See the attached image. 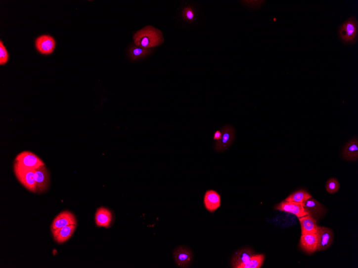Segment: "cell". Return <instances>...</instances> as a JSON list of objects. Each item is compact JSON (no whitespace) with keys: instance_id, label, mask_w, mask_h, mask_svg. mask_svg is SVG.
<instances>
[{"instance_id":"obj_5","label":"cell","mask_w":358,"mask_h":268,"mask_svg":"<svg viewBox=\"0 0 358 268\" xmlns=\"http://www.w3.org/2000/svg\"><path fill=\"white\" fill-rule=\"evenodd\" d=\"M317 237V251L327 250L332 245L334 239V234L330 228L318 227L316 232Z\"/></svg>"},{"instance_id":"obj_10","label":"cell","mask_w":358,"mask_h":268,"mask_svg":"<svg viewBox=\"0 0 358 268\" xmlns=\"http://www.w3.org/2000/svg\"><path fill=\"white\" fill-rule=\"evenodd\" d=\"M35 44L38 52L44 55L52 54L56 46L55 39L48 35H43L38 37Z\"/></svg>"},{"instance_id":"obj_11","label":"cell","mask_w":358,"mask_h":268,"mask_svg":"<svg viewBox=\"0 0 358 268\" xmlns=\"http://www.w3.org/2000/svg\"><path fill=\"white\" fill-rule=\"evenodd\" d=\"M72 225L77 226L75 215L69 211H64L56 217L50 227L56 229Z\"/></svg>"},{"instance_id":"obj_1","label":"cell","mask_w":358,"mask_h":268,"mask_svg":"<svg viewBox=\"0 0 358 268\" xmlns=\"http://www.w3.org/2000/svg\"><path fill=\"white\" fill-rule=\"evenodd\" d=\"M133 40L136 46L145 49L162 45L164 38L161 31L152 26H147L134 35Z\"/></svg>"},{"instance_id":"obj_18","label":"cell","mask_w":358,"mask_h":268,"mask_svg":"<svg viewBox=\"0 0 358 268\" xmlns=\"http://www.w3.org/2000/svg\"><path fill=\"white\" fill-rule=\"evenodd\" d=\"M302 228V234H315L318 226L316 220L310 215L299 218Z\"/></svg>"},{"instance_id":"obj_17","label":"cell","mask_w":358,"mask_h":268,"mask_svg":"<svg viewBox=\"0 0 358 268\" xmlns=\"http://www.w3.org/2000/svg\"><path fill=\"white\" fill-rule=\"evenodd\" d=\"M112 218V214L110 210L104 207H100L97 210L95 215V224L98 227L109 228Z\"/></svg>"},{"instance_id":"obj_9","label":"cell","mask_w":358,"mask_h":268,"mask_svg":"<svg viewBox=\"0 0 358 268\" xmlns=\"http://www.w3.org/2000/svg\"><path fill=\"white\" fill-rule=\"evenodd\" d=\"M221 132L222 138L219 141H217L215 144V150L219 152L225 151L232 144L235 134L233 127L229 125L223 127Z\"/></svg>"},{"instance_id":"obj_3","label":"cell","mask_w":358,"mask_h":268,"mask_svg":"<svg viewBox=\"0 0 358 268\" xmlns=\"http://www.w3.org/2000/svg\"><path fill=\"white\" fill-rule=\"evenodd\" d=\"M358 24L356 18L352 16L345 21L339 28V36L347 45L356 43L358 39Z\"/></svg>"},{"instance_id":"obj_20","label":"cell","mask_w":358,"mask_h":268,"mask_svg":"<svg viewBox=\"0 0 358 268\" xmlns=\"http://www.w3.org/2000/svg\"><path fill=\"white\" fill-rule=\"evenodd\" d=\"M312 197V196L306 191L300 190L287 197L285 201L303 203Z\"/></svg>"},{"instance_id":"obj_16","label":"cell","mask_w":358,"mask_h":268,"mask_svg":"<svg viewBox=\"0 0 358 268\" xmlns=\"http://www.w3.org/2000/svg\"><path fill=\"white\" fill-rule=\"evenodd\" d=\"M204 203L208 211L213 213L221 206V196L214 190H208L204 195Z\"/></svg>"},{"instance_id":"obj_8","label":"cell","mask_w":358,"mask_h":268,"mask_svg":"<svg viewBox=\"0 0 358 268\" xmlns=\"http://www.w3.org/2000/svg\"><path fill=\"white\" fill-rule=\"evenodd\" d=\"M174 257L176 263L179 267L187 268L193 261V254L190 249L180 246L175 249Z\"/></svg>"},{"instance_id":"obj_4","label":"cell","mask_w":358,"mask_h":268,"mask_svg":"<svg viewBox=\"0 0 358 268\" xmlns=\"http://www.w3.org/2000/svg\"><path fill=\"white\" fill-rule=\"evenodd\" d=\"M15 161L21 164L24 167L37 169L45 165L39 157L34 153L29 151H24L18 154Z\"/></svg>"},{"instance_id":"obj_21","label":"cell","mask_w":358,"mask_h":268,"mask_svg":"<svg viewBox=\"0 0 358 268\" xmlns=\"http://www.w3.org/2000/svg\"><path fill=\"white\" fill-rule=\"evenodd\" d=\"M151 52V49H145L134 45L130 48L129 55L131 60L134 61L148 56Z\"/></svg>"},{"instance_id":"obj_13","label":"cell","mask_w":358,"mask_h":268,"mask_svg":"<svg viewBox=\"0 0 358 268\" xmlns=\"http://www.w3.org/2000/svg\"><path fill=\"white\" fill-rule=\"evenodd\" d=\"M76 226H69L56 229H51L54 240L58 244H63L72 237Z\"/></svg>"},{"instance_id":"obj_24","label":"cell","mask_w":358,"mask_h":268,"mask_svg":"<svg viewBox=\"0 0 358 268\" xmlns=\"http://www.w3.org/2000/svg\"><path fill=\"white\" fill-rule=\"evenodd\" d=\"M9 60V54L2 41H0V65H4Z\"/></svg>"},{"instance_id":"obj_2","label":"cell","mask_w":358,"mask_h":268,"mask_svg":"<svg viewBox=\"0 0 358 268\" xmlns=\"http://www.w3.org/2000/svg\"><path fill=\"white\" fill-rule=\"evenodd\" d=\"M14 171L18 181L25 189L31 192L37 193L36 169L24 167L21 164L15 161Z\"/></svg>"},{"instance_id":"obj_25","label":"cell","mask_w":358,"mask_h":268,"mask_svg":"<svg viewBox=\"0 0 358 268\" xmlns=\"http://www.w3.org/2000/svg\"><path fill=\"white\" fill-rule=\"evenodd\" d=\"M184 15L186 16V18L189 20H192L194 18L193 12L190 8H187L184 10Z\"/></svg>"},{"instance_id":"obj_14","label":"cell","mask_w":358,"mask_h":268,"mask_svg":"<svg viewBox=\"0 0 358 268\" xmlns=\"http://www.w3.org/2000/svg\"><path fill=\"white\" fill-rule=\"evenodd\" d=\"M255 255L254 252L249 248H244L234 254L232 260V268H242L250 261Z\"/></svg>"},{"instance_id":"obj_15","label":"cell","mask_w":358,"mask_h":268,"mask_svg":"<svg viewBox=\"0 0 358 268\" xmlns=\"http://www.w3.org/2000/svg\"><path fill=\"white\" fill-rule=\"evenodd\" d=\"M300 246L307 253L312 254L317 251V237L315 234H302Z\"/></svg>"},{"instance_id":"obj_26","label":"cell","mask_w":358,"mask_h":268,"mask_svg":"<svg viewBox=\"0 0 358 268\" xmlns=\"http://www.w3.org/2000/svg\"><path fill=\"white\" fill-rule=\"evenodd\" d=\"M222 133L221 131L217 130L215 132L214 136V139L216 141H219L222 138Z\"/></svg>"},{"instance_id":"obj_6","label":"cell","mask_w":358,"mask_h":268,"mask_svg":"<svg viewBox=\"0 0 358 268\" xmlns=\"http://www.w3.org/2000/svg\"><path fill=\"white\" fill-rule=\"evenodd\" d=\"M279 211L291 213L298 218L309 215L304 207V203L284 201L281 202L275 208Z\"/></svg>"},{"instance_id":"obj_19","label":"cell","mask_w":358,"mask_h":268,"mask_svg":"<svg viewBox=\"0 0 358 268\" xmlns=\"http://www.w3.org/2000/svg\"><path fill=\"white\" fill-rule=\"evenodd\" d=\"M343 157L348 161H355L358 159V141L354 138L347 143L343 152Z\"/></svg>"},{"instance_id":"obj_7","label":"cell","mask_w":358,"mask_h":268,"mask_svg":"<svg viewBox=\"0 0 358 268\" xmlns=\"http://www.w3.org/2000/svg\"><path fill=\"white\" fill-rule=\"evenodd\" d=\"M37 193H42L48 189L50 186V175L45 165L36 169Z\"/></svg>"},{"instance_id":"obj_22","label":"cell","mask_w":358,"mask_h":268,"mask_svg":"<svg viewBox=\"0 0 358 268\" xmlns=\"http://www.w3.org/2000/svg\"><path fill=\"white\" fill-rule=\"evenodd\" d=\"M265 260V255L262 254L254 255L251 258L249 263L242 268H260L263 265Z\"/></svg>"},{"instance_id":"obj_23","label":"cell","mask_w":358,"mask_h":268,"mask_svg":"<svg viewBox=\"0 0 358 268\" xmlns=\"http://www.w3.org/2000/svg\"><path fill=\"white\" fill-rule=\"evenodd\" d=\"M340 188V184L337 179L331 178L326 183V190L329 194H334L338 192Z\"/></svg>"},{"instance_id":"obj_12","label":"cell","mask_w":358,"mask_h":268,"mask_svg":"<svg viewBox=\"0 0 358 268\" xmlns=\"http://www.w3.org/2000/svg\"><path fill=\"white\" fill-rule=\"evenodd\" d=\"M303 203L307 212L316 221L320 219L325 214L324 207L320 202L313 199L312 197Z\"/></svg>"}]
</instances>
